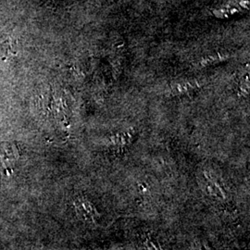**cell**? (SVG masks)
I'll return each mask as SVG.
<instances>
[{
    "mask_svg": "<svg viewBox=\"0 0 250 250\" xmlns=\"http://www.w3.org/2000/svg\"><path fill=\"white\" fill-rule=\"evenodd\" d=\"M77 210L79 214L88 222H95L99 217V212L97 211L96 208L94 205L89 202L88 200L84 198H81L80 200L77 201Z\"/></svg>",
    "mask_w": 250,
    "mask_h": 250,
    "instance_id": "cell-1",
    "label": "cell"
},
{
    "mask_svg": "<svg viewBox=\"0 0 250 250\" xmlns=\"http://www.w3.org/2000/svg\"><path fill=\"white\" fill-rule=\"evenodd\" d=\"M207 189L208 194L211 197H216L217 199H225L226 197L225 191H224V189L220 186L219 183L214 182L213 180H209L208 184L207 185Z\"/></svg>",
    "mask_w": 250,
    "mask_h": 250,
    "instance_id": "cell-2",
    "label": "cell"
},
{
    "mask_svg": "<svg viewBox=\"0 0 250 250\" xmlns=\"http://www.w3.org/2000/svg\"><path fill=\"white\" fill-rule=\"evenodd\" d=\"M196 87V84H192V83H187L185 84H178L176 85L173 91L177 94H182L185 92H188V90L194 89Z\"/></svg>",
    "mask_w": 250,
    "mask_h": 250,
    "instance_id": "cell-3",
    "label": "cell"
}]
</instances>
